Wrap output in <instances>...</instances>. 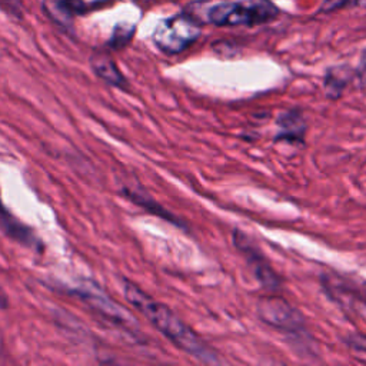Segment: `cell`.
Segmentation results:
<instances>
[{
    "label": "cell",
    "instance_id": "cell-1",
    "mask_svg": "<svg viewBox=\"0 0 366 366\" xmlns=\"http://www.w3.org/2000/svg\"><path fill=\"white\" fill-rule=\"evenodd\" d=\"M123 292L129 303L139 309L152 322V325L162 332L179 349L205 363L219 362L215 352L211 348H207L203 341L181 318H178L173 310L166 305L154 300L139 286L126 279L123 281Z\"/></svg>",
    "mask_w": 366,
    "mask_h": 366
},
{
    "label": "cell",
    "instance_id": "cell-2",
    "mask_svg": "<svg viewBox=\"0 0 366 366\" xmlns=\"http://www.w3.org/2000/svg\"><path fill=\"white\" fill-rule=\"evenodd\" d=\"M200 23L192 15H176L162 20L154 29L153 42L168 55H178L200 36Z\"/></svg>",
    "mask_w": 366,
    "mask_h": 366
},
{
    "label": "cell",
    "instance_id": "cell-3",
    "mask_svg": "<svg viewBox=\"0 0 366 366\" xmlns=\"http://www.w3.org/2000/svg\"><path fill=\"white\" fill-rule=\"evenodd\" d=\"M78 295L86 300L94 310H97L103 318H106L112 324L123 328L129 334L138 332V324L133 317L109 296L104 295L96 285H89L87 282L79 288Z\"/></svg>",
    "mask_w": 366,
    "mask_h": 366
},
{
    "label": "cell",
    "instance_id": "cell-4",
    "mask_svg": "<svg viewBox=\"0 0 366 366\" xmlns=\"http://www.w3.org/2000/svg\"><path fill=\"white\" fill-rule=\"evenodd\" d=\"M256 307L259 318L272 328L285 332H296L303 327L300 313L282 298H260Z\"/></svg>",
    "mask_w": 366,
    "mask_h": 366
},
{
    "label": "cell",
    "instance_id": "cell-5",
    "mask_svg": "<svg viewBox=\"0 0 366 366\" xmlns=\"http://www.w3.org/2000/svg\"><path fill=\"white\" fill-rule=\"evenodd\" d=\"M233 239H235V245L238 246V249L246 256L255 278L268 289L279 288V285H281L279 276L269 267V264L267 262L265 257L260 255V252L253 246L250 239L239 231H235Z\"/></svg>",
    "mask_w": 366,
    "mask_h": 366
},
{
    "label": "cell",
    "instance_id": "cell-6",
    "mask_svg": "<svg viewBox=\"0 0 366 366\" xmlns=\"http://www.w3.org/2000/svg\"><path fill=\"white\" fill-rule=\"evenodd\" d=\"M207 20L216 26H255V19L242 4H218L207 12Z\"/></svg>",
    "mask_w": 366,
    "mask_h": 366
},
{
    "label": "cell",
    "instance_id": "cell-7",
    "mask_svg": "<svg viewBox=\"0 0 366 366\" xmlns=\"http://www.w3.org/2000/svg\"><path fill=\"white\" fill-rule=\"evenodd\" d=\"M0 231H2L6 236L11 239L39 250L40 249V242L36 238V235L32 232L30 228L23 225L20 221H18L8 209L4 206L2 199H0Z\"/></svg>",
    "mask_w": 366,
    "mask_h": 366
},
{
    "label": "cell",
    "instance_id": "cell-8",
    "mask_svg": "<svg viewBox=\"0 0 366 366\" xmlns=\"http://www.w3.org/2000/svg\"><path fill=\"white\" fill-rule=\"evenodd\" d=\"M93 72L106 83L116 87H126V79L116 66L115 61L104 51H94L90 58Z\"/></svg>",
    "mask_w": 366,
    "mask_h": 366
},
{
    "label": "cell",
    "instance_id": "cell-9",
    "mask_svg": "<svg viewBox=\"0 0 366 366\" xmlns=\"http://www.w3.org/2000/svg\"><path fill=\"white\" fill-rule=\"evenodd\" d=\"M352 79V72L346 66H335L327 72L325 93L328 99L336 100L343 94L345 87Z\"/></svg>",
    "mask_w": 366,
    "mask_h": 366
},
{
    "label": "cell",
    "instance_id": "cell-10",
    "mask_svg": "<svg viewBox=\"0 0 366 366\" xmlns=\"http://www.w3.org/2000/svg\"><path fill=\"white\" fill-rule=\"evenodd\" d=\"M255 19V25H262L275 20L279 16V9L271 0H239Z\"/></svg>",
    "mask_w": 366,
    "mask_h": 366
},
{
    "label": "cell",
    "instance_id": "cell-11",
    "mask_svg": "<svg viewBox=\"0 0 366 366\" xmlns=\"http://www.w3.org/2000/svg\"><path fill=\"white\" fill-rule=\"evenodd\" d=\"M282 133L278 136V140L283 139V140H300L305 130H306V125L303 118L300 116V114L298 112H286L283 114L279 121H278Z\"/></svg>",
    "mask_w": 366,
    "mask_h": 366
},
{
    "label": "cell",
    "instance_id": "cell-12",
    "mask_svg": "<svg viewBox=\"0 0 366 366\" xmlns=\"http://www.w3.org/2000/svg\"><path fill=\"white\" fill-rule=\"evenodd\" d=\"M135 33V26L132 25H126V23H121L116 25L114 33H112V39H111V44L115 49H121L123 46H126Z\"/></svg>",
    "mask_w": 366,
    "mask_h": 366
},
{
    "label": "cell",
    "instance_id": "cell-13",
    "mask_svg": "<svg viewBox=\"0 0 366 366\" xmlns=\"http://www.w3.org/2000/svg\"><path fill=\"white\" fill-rule=\"evenodd\" d=\"M58 2L69 16L83 15L86 12V5L83 0H58Z\"/></svg>",
    "mask_w": 366,
    "mask_h": 366
},
{
    "label": "cell",
    "instance_id": "cell-14",
    "mask_svg": "<svg viewBox=\"0 0 366 366\" xmlns=\"http://www.w3.org/2000/svg\"><path fill=\"white\" fill-rule=\"evenodd\" d=\"M348 2H349V0H324L321 12H322V13L335 12V11L342 9L343 6H346Z\"/></svg>",
    "mask_w": 366,
    "mask_h": 366
},
{
    "label": "cell",
    "instance_id": "cell-15",
    "mask_svg": "<svg viewBox=\"0 0 366 366\" xmlns=\"http://www.w3.org/2000/svg\"><path fill=\"white\" fill-rule=\"evenodd\" d=\"M358 4H359L362 8L366 9V0H358Z\"/></svg>",
    "mask_w": 366,
    "mask_h": 366
}]
</instances>
